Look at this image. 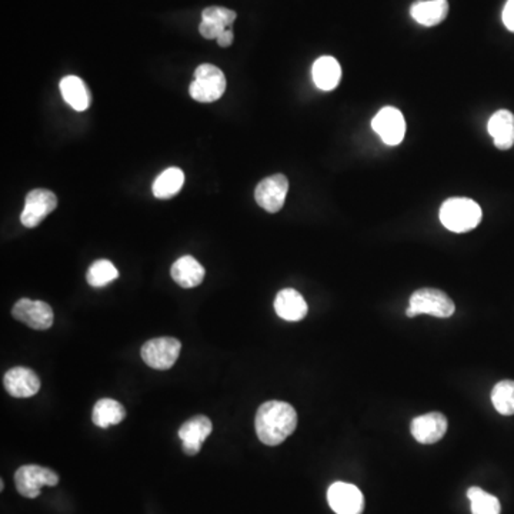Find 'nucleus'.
Wrapping results in <instances>:
<instances>
[{
  "label": "nucleus",
  "mask_w": 514,
  "mask_h": 514,
  "mask_svg": "<svg viewBox=\"0 0 514 514\" xmlns=\"http://www.w3.org/2000/svg\"><path fill=\"white\" fill-rule=\"evenodd\" d=\"M255 427L263 445L278 446L296 431L297 413L286 401H266L257 408Z\"/></svg>",
  "instance_id": "nucleus-1"
},
{
  "label": "nucleus",
  "mask_w": 514,
  "mask_h": 514,
  "mask_svg": "<svg viewBox=\"0 0 514 514\" xmlns=\"http://www.w3.org/2000/svg\"><path fill=\"white\" fill-rule=\"evenodd\" d=\"M440 222L455 233H466L482 222V209L467 197H452L441 204Z\"/></svg>",
  "instance_id": "nucleus-2"
},
{
  "label": "nucleus",
  "mask_w": 514,
  "mask_h": 514,
  "mask_svg": "<svg viewBox=\"0 0 514 514\" xmlns=\"http://www.w3.org/2000/svg\"><path fill=\"white\" fill-rule=\"evenodd\" d=\"M456 312L455 303L445 292L439 289H419L413 293L406 309L407 318H416L419 314H431L434 318L447 319Z\"/></svg>",
  "instance_id": "nucleus-3"
},
{
  "label": "nucleus",
  "mask_w": 514,
  "mask_h": 514,
  "mask_svg": "<svg viewBox=\"0 0 514 514\" xmlns=\"http://www.w3.org/2000/svg\"><path fill=\"white\" fill-rule=\"evenodd\" d=\"M226 91V77L215 65L199 66L194 72V81L190 84V96L201 103H212L219 100Z\"/></svg>",
  "instance_id": "nucleus-4"
},
{
  "label": "nucleus",
  "mask_w": 514,
  "mask_h": 514,
  "mask_svg": "<svg viewBox=\"0 0 514 514\" xmlns=\"http://www.w3.org/2000/svg\"><path fill=\"white\" fill-rule=\"evenodd\" d=\"M59 476L55 471L48 467L36 466V464H28V466L19 467L15 473V485L18 492L23 497L35 499L41 494L42 487L44 486L58 485Z\"/></svg>",
  "instance_id": "nucleus-5"
},
{
  "label": "nucleus",
  "mask_w": 514,
  "mask_h": 514,
  "mask_svg": "<svg viewBox=\"0 0 514 514\" xmlns=\"http://www.w3.org/2000/svg\"><path fill=\"white\" fill-rule=\"evenodd\" d=\"M182 343L173 337H157L149 340L142 347V359L149 368L168 370L179 359Z\"/></svg>",
  "instance_id": "nucleus-6"
},
{
  "label": "nucleus",
  "mask_w": 514,
  "mask_h": 514,
  "mask_svg": "<svg viewBox=\"0 0 514 514\" xmlns=\"http://www.w3.org/2000/svg\"><path fill=\"white\" fill-rule=\"evenodd\" d=\"M58 206V197L53 192L48 189H35L28 194L23 208L20 222L23 226L33 227L39 226L46 216L51 215Z\"/></svg>",
  "instance_id": "nucleus-7"
},
{
  "label": "nucleus",
  "mask_w": 514,
  "mask_h": 514,
  "mask_svg": "<svg viewBox=\"0 0 514 514\" xmlns=\"http://www.w3.org/2000/svg\"><path fill=\"white\" fill-rule=\"evenodd\" d=\"M12 314L16 320L22 321L33 330H48L53 326V311L48 303L42 300L23 299L18 300Z\"/></svg>",
  "instance_id": "nucleus-8"
},
{
  "label": "nucleus",
  "mask_w": 514,
  "mask_h": 514,
  "mask_svg": "<svg viewBox=\"0 0 514 514\" xmlns=\"http://www.w3.org/2000/svg\"><path fill=\"white\" fill-rule=\"evenodd\" d=\"M289 180L285 175L269 176L256 186L255 199L260 208L269 213H278L285 204Z\"/></svg>",
  "instance_id": "nucleus-9"
},
{
  "label": "nucleus",
  "mask_w": 514,
  "mask_h": 514,
  "mask_svg": "<svg viewBox=\"0 0 514 514\" xmlns=\"http://www.w3.org/2000/svg\"><path fill=\"white\" fill-rule=\"evenodd\" d=\"M328 502L336 514H361L365 510L363 493L351 483H333L328 490Z\"/></svg>",
  "instance_id": "nucleus-10"
},
{
  "label": "nucleus",
  "mask_w": 514,
  "mask_h": 514,
  "mask_svg": "<svg viewBox=\"0 0 514 514\" xmlns=\"http://www.w3.org/2000/svg\"><path fill=\"white\" fill-rule=\"evenodd\" d=\"M372 128L389 146H398L405 139V117L396 107H387L380 110L372 121Z\"/></svg>",
  "instance_id": "nucleus-11"
},
{
  "label": "nucleus",
  "mask_w": 514,
  "mask_h": 514,
  "mask_svg": "<svg viewBox=\"0 0 514 514\" xmlns=\"http://www.w3.org/2000/svg\"><path fill=\"white\" fill-rule=\"evenodd\" d=\"M212 420L208 416H194L187 420L179 429V438L183 443V452L187 456H196L201 452L204 440L212 434Z\"/></svg>",
  "instance_id": "nucleus-12"
},
{
  "label": "nucleus",
  "mask_w": 514,
  "mask_h": 514,
  "mask_svg": "<svg viewBox=\"0 0 514 514\" xmlns=\"http://www.w3.org/2000/svg\"><path fill=\"white\" fill-rule=\"evenodd\" d=\"M447 419L445 415L439 412L427 413L423 416L412 420L410 431L413 438L416 439L422 445H433L445 438L447 431Z\"/></svg>",
  "instance_id": "nucleus-13"
},
{
  "label": "nucleus",
  "mask_w": 514,
  "mask_h": 514,
  "mask_svg": "<svg viewBox=\"0 0 514 514\" xmlns=\"http://www.w3.org/2000/svg\"><path fill=\"white\" fill-rule=\"evenodd\" d=\"M4 389L11 396L18 399L32 398L41 391V379L28 368H11L4 377Z\"/></svg>",
  "instance_id": "nucleus-14"
},
{
  "label": "nucleus",
  "mask_w": 514,
  "mask_h": 514,
  "mask_svg": "<svg viewBox=\"0 0 514 514\" xmlns=\"http://www.w3.org/2000/svg\"><path fill=\"white\" fill-rule=\"evenodd\" d=\"M274 311L286 321H299L306 318L307 303L295 289H283L274 299Z\"/></svg>",
  "instance_id": "nucleus-15"
},
{
  "label": "nucleus",
  "mask_w": 514,
  "mask_h": 514,
  "mask_svg": "<svg viewBox=\"0 0 514 514\" xmlns=\"http://www.w3.org/2000/svg\"><path fill=\"white\" fill-rule=\"evenodd\" d=\"M410 15L419 25L431 28L440 25L449 15L447 0H419L410 8Z\"/></svg>",
  "instance_id": "nucleus-16"
},
{
  "label": "nucleus",
  "mask_w": 514,
  "mask_h": 514,
  "mask_svg": "<svg viewBox=\"0 0 514 514\" xmlns=\"http://www.w3.org/2000/svg\"><path fill=\"white\" fill-rule=\"evenodd\" d=\"M487 130L497 149H510L514 145V115L509 110H497L490 117Z\"/></svg>",
  "instance_id": "nucleus-17"
},
{
  "label": "nucleus",
  "mask_w": 514,
  "mask_h": 514,
  "mask_svg": "<svg viewBox=\"0 0 514 514\" xmlns=\"http://www.w3.org/2000/svg\"><path fill=\"white\" fill-rule=\"evenodd\" d=\"M204 267L192 256H183L173 263L170 269L171 279L180 288L192 289L201 285L204 279Z\"/></svg>",
  "instance_id": "nucleus-18"
},
{
  "label": "nucleus",
  "mask_w": 514,
  "mask_h": 514,
  "mask_svg": "<svg viewBox=\"0 0 514 514\" xmlns=\"http://www.w3.org/2000/svg\"><path fill=\"white\" fill-rule=\"evenodd\" d=\"M313 82L320 91H330L337 88L342 79V67L332 56H321L313 63Z\"/></svg>",
  "instance_id": "nucleus-19"
},
{
  "label": "nucleus",
  "mask_w": 514,
  "mask_h": 514,
  "mask_svg": "<svg viewBox=\"0 0 514 514\" xmlns=\"http://www.w3.org/2000/svg\"><path fill=\"white\" fill-rule=\"evenodd\" d=\"M60 93L65 102L76 112H84L91 107V91L81 77L66 76L60 81Z\"/></svg>",
  "instance_id": "nucleus-20"
},
{
  "label": "nucleus",
  "mask_w": 514,
  "mask_h": 514,
  "mask_svg": "<svg viewBox=\"0 0 514 514\" xmlns=\"http://www.w3.org/2000/svg\"><path fill=\"white\" fill-rule=\"evenodd\" d=\"M126 417V408L114 399H100L93 407L91 420L100 429H107L123 422Z\"/></svg>",
  "instance_id": "nucleus-21"
},
{
  "label": "nucleus",
  "mask_w": 514,
  "mask_h": 514,
  "mask_svg": "<svg viewBox=\"0 0 514 514\" xmlns=\"http://www.w3.org/2000/svg\"><path fill=\"white\" fill-rule=\"evenodd\" d=\"M183 183H185V173L179 168H169L157 176L152 190L157 199H170L179 194Z\"/></svg>",
  "instance_id": "nucleus-22"
},
{
  "label": "nucleus",
  "mask_w": 514,
  "mask_h": 514,
  "mask_svg": "<svg viewBox=\"0 0 514 514\" xmlns=\"http://www.w3.org/2000/svg\"><path fill=\"white\" fill-rule=\"evenodd\" d=\"M119 278V270L110 260H96L89 267L86 279L91 288H105Z\"/></svg>",
  "instance_id": "nucleus-23"
},
{
  "label": "nucleus",
  "mask_w": 514,
  "mask_h": 514,
  "mask_svg": "<svg viewBox=\"0 0 514 514\" xmlns=\"http://www.w3.org/2000/svg\"><path fill=\"white\" fill-rule=\"evenodd\" d=\"M492 403L503 416L514 415V382L502 380L492 391Z\"/></svg>",
  "instance_id": "nucleus-24"
},
{
  "label": "nucleus",
  "mask_w": 514,
  "mask_h": 514,
  "mask_svg": "<svg viewBox=\"0 0 514 514\" xmlns=\"http://www.w3.org/2000/svg\"><path fill=\"white\" fill-rule=\"evenodd\" d=\"M467 497L471 502V513L473 514L502 513L499 499L486 493L480 487H471L467 490Z\"/></svg>",
  "instance_id": "nucleus-25"
},
{
  "label": "nucleus",
  "mask_w": 514,
  "mask_h": 514,
  "mask_svg": "<svg viewBox=\"0 0 514 514\" xmlns=\"http://www.w3.org/2000/svg\"><path fill=\"white\" fill-rule=\"evenodd\" d=\"M236 12L230 11V9L220 8V6H212V8H206L202 13V20L203 22L212 23V25L219 26L223 29H229L236 20Z\"/></svg>",
  "instance_id": "nucleus-26"
},
{
  "label": "nucleus",
  "mask_w": 514,
  "mask_h": 514,
  "mask_svg": "<svg viewBox=\"0 0 514 514\" xmlns=\"http://www.w3.org/2000/svg\"><path fill=\"white\" fill-rule=\"evenodd\" d=\"M503 23L507 29L514 33V0H507L504 4Z\"/></svg>",
  "instance_id": "nucleus-27"
},
{
  "label": "nucleus",
  "mask_w": 514,
  "mask_h": 514,
  "mask_svg": "<svg viewBox=\"0 0 514 514\" xmlns=\"http://www.w3.org/2000/svg\"><path fill=\"white\" fill-rule=\"evenodd\" d=\"M220 48H229L230 44L233 43V32L232 29H227L223 33L222 36L217 39Z\"/></svg>",
  "instance_id": "nucleus-28"
}]
</instances>
